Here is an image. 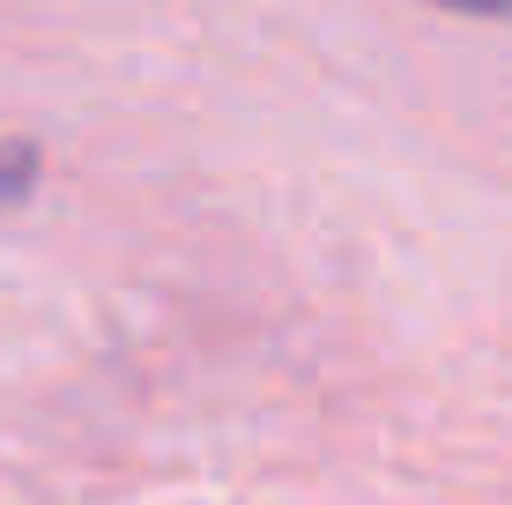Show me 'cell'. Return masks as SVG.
<instances>
[{"label": "cell", "mask_w": 512, "mask_h": 505, "mask_svg": "<svg viewBox=\"0 0 512 505\" xmlns=\"http://www.w3.org/2000/svg\"><path fill=\"white\" fill-rule=\"evenodd\" d=\"M38 171L45 164H38V149H30V142H0V216L38 194Z\"/></svg>", "instance_id": "1"}, {"label": "cell", "mask_w": 512, "mask_h": 505, "mask_svg": "<svg viewBox=\"0 0 512 505\" xmlns=\"http://www.w3.org/2000/svg\"><path fill=\"white\" fill-rule=\"evenodd\" d=\"M431 8H453V15H512V0H431Z\"/></svg>", "instance_id": "2"}]
</instances>
